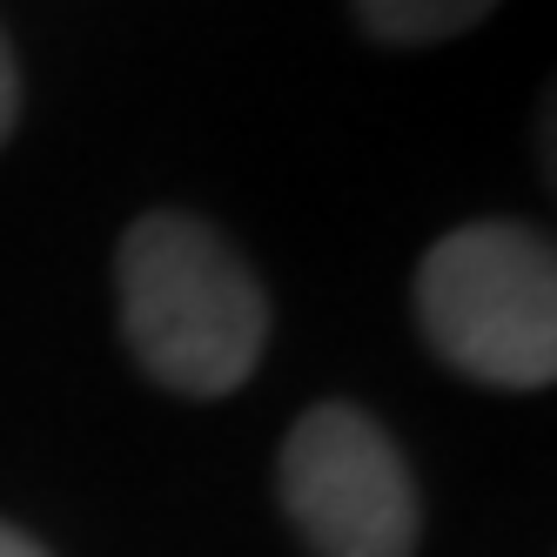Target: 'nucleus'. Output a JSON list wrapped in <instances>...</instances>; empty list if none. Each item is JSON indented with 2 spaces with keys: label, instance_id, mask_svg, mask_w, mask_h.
Here are the masks:
<instances>
[{
  "label": "nucleus",
  "instance_id": "f257e3e1",
  "mask_svg": "<svg viewBox=\"0 0 557 557\" xmlns=\"http://www.w3.org/2000/svg\"><path fill=\"white\" fill-rule=\"evenodd\" d=\"M122 336L135 363L182 396L243 389L269 343V296L209 222L154 209L114 256Z\"/></svg>",
  "mask_w": 557,
  "mask_h": 557
},
{
  "label": "nucleus",
  "instance_id": "f03ea898",
  "mask_svg": "<svg viewBox=\"0 0 557 557\" xmlns=\"http://www.w3.org/2000/svg\"><path fill=\"white\" fill-rule=\"evenodd\" d=\"M417 330L444 363L491 389L557 376V262L524 222H463L417 269Z\"/></svg>",
  "mask_w": 557,
  "mask_h": 557
},
{
  "label": "nucleus",
  "instance_id": "7ed1b4c3",
  "mask_svg": "<svg viewBox=\"0 0 557 557\" xmlns=\"http://www.w3.org/2000/svg\"><path fill=\"white\" fill-rule=\"evenodd\" d=\"M283 504L315 557H410L417 484L404 450L356 404H315L283 444Z\"/></svg>",
  "mask_w": 557,
  "mask_h": 557
},
{
  "label": "nucleus",
  "instance_id": "20e7f679",
  "mask_svg": "<svg viewBox=\"0 0 557 557\" xmlns=\"http://www.w3.org/2000/svg\"><path fill=\"white\" fill-rule=\"evenodd\" d=\"M484 14H497V0H356V21H363V34L383 48L457 41V34H470Z\"/></svg>",
  "mask_w": 557,
  "mask_h": 557
},
{
  "label": "nucleus",
  "instance_id": "39448f33",
  "mask_svg": "<svg viewBox=\"0 0 557 557\" xmlns=\"http://www.w3.org/2000/svg\"><path fill=\"white\" fill-rule=\"evenodd\" d=\"M14 114H21V74H14V54H8V34H0V141L14 135Z\"/></svg>",
  "mask_w": 557,
  "mask_h": 557
},
{
  "label": "nucleus",
  "instance_id": "423d86ee",
  "mask_svg": "<svg viewBox=\"0 0 557 557\" xmlns=\"http://www.w3.org/2000/svg\"><path fill=\"white\" fill-rule=\"evenodd\" d=\"M0 557H48V550H41V544H27L14 524H0Z\"/></svg>",
  "mask_w": 557,
  "mask_h": 557
}]
</instances>
